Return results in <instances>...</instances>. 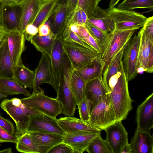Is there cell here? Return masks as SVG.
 Here are the masks:
<instances>
[{"mask_svg": "<svg viewBox=\"0 0 153 153\" xmlns=\"http://www.w3.org/2000/svg\"><path fill=\"white\" fill-rule=\"evenodd\" d=\"M120 74L110 93L108 94L115 114L116 121L127 118L132 109L133 100L131 98L128 82L123 65L120 64Z\"/></svg>", "mask_w": 153, "mask_h": 153, "instance_id": "obj_1", "label": "cell"}, {"mask_svg": "<svg viewBox=\"0 0 153 153\" xmlns=\"http://www.w3.org/2000/svg\"><path fill=\"white\" fill-rule=\"evenodd\" d=\"M0 106L15 123L16 131L15 135L17 138L26 132L30 115L38 112L22 103L20 99L17 98L4 99Z\"/></svg>", "mask_w": 153, "mask_h": 153, "instance_id": "obj_2", "label": "cell"}, {"mask_svg": "<svg viewBox=\"0 0 153 153\" xmlns=\"http://www.w3.org/2000/svg\"><path fill=\"white\" fill-rule=\"evenodd\" d=\"M20 100L22 103L34 110L51 117L56 118L62 114V107L57 98L45 95L44 91L33 90L29 96Z\"/></svg>", "mask_w": 153, "mask_h": 153, "instance_id": "obj_3", "label": "cell"}, {"mask_svg": "<svg viewBox=\"0 0 153 153\" xmlns=\"http://www.w3.org/2000/svg\"><path fill=\"white\" fill-rule=\"evenodd\" d=\"M137 30H115L102 47L100 60L102 70L121 49L126 46Z\"/></svg>", "mask_w": 153, "mask_h": 153, "instance_id": "obj_4", "label": "cell"}, {"mask_svg": "<svg viewBox=\"0 0 153 153\" xmlns=\"http://www.w3.org/2000/svg\"><path fill=\"white\" fill-rule=\"evenodd\" d=\"M63 45L65 55L72 68L77 69L100 58V53L79 44L63 41Z\"/></svg>", "mask_w": 153, "mask_h": 153, "instance_id": "obj_5", "label": "cell"}, {"mask_svg": "<svg viewBox=\"0 0 153 153\" xmlns=\"http://www.w3.org/2000/svg\"><path fill=\"white\" fill-rule=\"evenodd\" d=\"M106 10L115 24V30L139 29L144 26L147 19L142 14L132 10L114 7Z\"/></svg>", "mask_w": 153, "mask_h": 153, "instance_id": "obj_6", "label": "cell"}, {"mask_svg": "<svg viewBox=\"0 0 153 153\" xmlns=\"http://www.w3.org/2000/svg\"><path fill=\"white\" fill-rule=\"evenodd\" d=\"M116 122L113 107L107 93L93 109L87 123L102 130Z\"/></svg>", "mask_w": 153, "mask_h": 153, "instance_id": "obj_7", "label": "cell"}, {"mask_svg": "<svg viewBox=\"0 0 153 153\" xmlns=\"http://www.w3.org/2000/svg\"><path fill=\"white\" fill-rule=\"evenodd\" d=\"M69 65L68 59L65 56L62 82L56 93V98L62 106V114L66 116H73L75 114L76 103L71 87Z\"/></svg>", "mask_w": 153, "mask_h": 153, "instance_id": "obj_8", "label": "cell"}, {"mask_svg": "<svg viewBox=\"0 0 153 153\" xmlns=\"http://www.w3.org/2000/svg\"><path fill=\"white\" fill-rule=\"evenodd\" d=\"M140 38V31L131 37L126 45L122 62L128 81L135 79L137 74L138 58Z\"/></svg>", "mask_w": 153, "mask_h": 153, "instance_id": "obj_9", "label": "cell"}, {"mask_svg": "<svg viewBox=\"0 0 153 153\" xmlns=\"http://www.w3.org/2000/svg\"><path fill=\"white\" fill-rule=\"evenodd\" d=\"M39 132L53 133L64 136L65 133L54 118L38 112L32 114L26 132Z\"/></svg>", "mask_w": 153, "mask_h": 153, "instance_id": "obj_10", "label": "cell"}, {"mask_svg": "<svg viewBox=\"0 0 153 153\" xmlns=\"http://www.w3.org/2000/svg\"><path fill=\"white\" fill-rule=\"evenodd\" d=\"M65 57L61 34L56 37L50 56L53 78L52 87L56 93L62 82Z\"/></svg>", "mask_w": 153, "mask_h": 153, "instance_id": "obj_11", "label": "cell"}, {"mask_svg": "<svg viewBox=\"0 0 153 153\" xmlns=\"http://www.w3.org/2000/svg\"><path fill=\"white\" fill-rule=\"evenodd\" d=\"M106 140L108 142L112 153H121L128 142V134L122 121H116L105 128Z\"/></svg>", "mask_w": 153, "mask_h": 153, "instance_id": "obj_12", "label": "cell"}, {"mask_svg": "<svg viewBox=\"0 0 153 153\" xmlns=\"http://www.w3.org/2000/svg\"><path fill=\"white\" fill-rule=\"evenodd\" d=\"M9 50L13 69L17 66L24 65L21 55L26 49L24 34L19 30L6 32Z\"/></svg>", "mask_w": 153, "mask_h": 153, "instance_id": "obj_13", "label": "cell"}, {"mask_svg": "<svg viewBox=\"0 0 153 153\" xmlns=\"http://www.w3.org/2000/svg\"><path fill=\"white\" fill-rule=\"evenodd\" d=\"M34 71L33 90L43 91V90L39 86L43 83H47L53 86V78L50 59L49 56L42 53L38 65Z\"/></svg>", "mask_w": 153, "mask_h": 153, "instance_id": "obj_14", "label": "cell"}, {"mask_svg": "<svg viewBox=\"0 0 153 153\" xmlns=\"http://www.w3.org/2000/svg\"><path fill=\"white\" fill-rule=\"evenodd\" d=\"M137 128L143 131L153 127V93L137 107L136 113Z\"/></svg>", "mask_w": 153, "mask_h": 153, "instance_id": "obj_15", "label": "cell"}, {"mask_svg": "<svg viewBox=\"0 0 153 153\" xmlns=\"http://www.w3.org/2000/svg\"><path fill=\"white\" fill-rule=\"evenodd\" d=\"M43 2L42 0H21V14L18 30L23 33L26 26L32 24Z\"/></svg>", "mask_w": 153, "mask_h": 153, "instance_id": "obj_16", "label": "cell"}, {"mask_svg": "<svg viewBox=\"0 0 153 153\" xmlns=\"http://www.w3.org/2000/svg\"><path fill=\"white\" fill-rule=\"evenodd\" d=\"M56 120L66 134L82 132L101 133V130L74 117H61Z\"/></svg>", "mask_w": 153, "mask_h": 153, "instance_id": "obj_17", "label": "cell"}, {"mask_svg": "<svg viewBox=\"0 0 153 153\" xmlns=\"http://www.w3.org/2000/svg\"><path fill=\"white\" fill-rule=\"evenodd\" d=\"M107 93L102 75L87 82L84 96L89 105L91 113L94 108Z\"/></svg>", "mask_w": 153, "mask_h": 153, "instance_id": "obj_18", "label": "cell"}, {"mask_svg": "<svg viewBox=\"0 0 153 153\" xmlns=\"http://www.w3.org/2000/svg\"><path fill=\"white\" fill-rule=\"evenodd\" d=\"M28 133L39 153H48L53 147L63 142L64 136L50 133L39 132Z\"/></svg>", "mask_w": 153, "mask_h": 153, "instance_id": "obj_19", "label": "cell"}, {"mask_svg": "<svg viewBox=\"0 0 153 153\" xmlns=\"http://www.w3.org/2000/svg\"><path fill=\"white\" fill-rule=\"evenodd\" d=\"M1 26L6 32L18 30V27L21 11L20 3L12 6L1 4Z\"/></svg>", "mask_w": 153, "mask_h": 153, "instance_id": "obj_20", "label": "cell"}, {"mask_svg": "<svg viewBox=\"0 0 153 153\" xmlns=\"http://www.w3.org/2000/svg\"><path fill=\"white\" fill-rule=\"evenodd\" d=\"M101 133L82 132L66 134L63 142L70 147L74 153H83L91 140Z\"/></svg>", "mask_w": 153, "mask_h": 153, "instance_id": "obj_21", "label": "cell"}, {"mask_svg": "<svg viewBox=\"0 0 153 153\" xmlns=\"http://www.w3.org/2000/svg\"><path fill=\"white\" fill-rule=\"evenodd\" d=\"M130 143L133 153H153V137L150 130L137 128Z\"/></svg>", "mask_w": 153, "mask_h": 153, "instance_id": "obj_22", "label": "cell"}, {"mask_svg": "<svg viewBox=\"0 0 153 153\" xmlns=\"http://www.w3.org/2000/svg\"><path fill=\"white\" fill-rule=\"evenodd\" d=\"M51 31L56 36L61 35L67 26L68 18L66 2L64 4L58 3L51 16Z\"/></svg>", "mask_w": 153, "mask_h": 153, "instance_id": "obj_23", "label": "cell"}, {"mask_svg": "<svg viewBox=\"0 0 153 153\" xmlns=\"http://www.w3.org/2000/svg\"><path fill=\"white\" fill-rule=\"evenodd\" d=\"M87 21L102 30L113 33L115 30V24L108 15L106 9H103L98 6L94 13Z\"/></svg>", "mask_w": 153, "mask_h": 153, "instance_id": "obj_24", "label": "cell"}, {"mask_svg": "<svg viewBox=\"0 0 153 153\" xmlns=\"http://www.w3.org/2000/svg\"><path fill=\"white\" fill-rule=\"evenodd\" d=\"M140 31V38L138 53V67H142L144 71L146 72L149 56L153 49V37L144 30L142 28Z\"/></svg>", "mask_w": 153, "mask_h": 153, "instance_id": "obj_25", "label": "cell"}, {"mask_svg": "<svg viewBox=\"0 0 153 153\" xmlns=\"http://www.w3.org/2000/svg\"><path fill=\"white\" fill-rule=\"evenodd\" d=\"M13 77V69L6 36L0 43V78Z\"/></svg>", "mask_w": 153, "mask_h": 153, "instance_id": "obj_26", "label": "cell"}, {"mask_svg": "<svg viewBox=\"0 0 153 153\" xmlns=\"http://www.w3.org/2000/svg\"><path fill=\"white\" fill-rule=\"evenodd\" d=\"M69 71L71 90L78 106L85 98L87 82L80 76L76 69L72 68L70 65Z\"/></svg>", "mask_w": 153, "mask_h": 153, "instance_id": "obj_27", "label": "cell"}, {"mask_svg": "<svg viewBox=\"0 0 153 153\" xmlns=\"http://www.w3.org/2000/svg\"><path fill=\"white\" fill-rule=\"evenodd\" d=\"M125 47L121 49L102 71V79L107 91L110 79L117 74L120 70V63Z\"/></svg>", "mask_w": 153, "mask_h": 153, "instance_id": "obj_28", "label": "cell"}, {"mask_svg": "<svg viewBox=\"0 0 153 153\" xmlns=\"http://www.w3.org/2000/svg\"><path fill=\"white\" fill-rule=\"evenodd\" d=\"M0 93L7 97L22 94L29 96L30 92L12 79L0 78Z\"/></svg>", "mask_w": 153, "mask_h": 153, "instance_id": "obj_29", "label": "cell"}, {"mask_svg": "<svg viewBox=\"0 0 153 153\" xmlns=\"http://www.w3.org/2000/svg\"><path fill=\"white\" fill-rule=\"evenodd\" d=\"M35 71L30 70L24 65L16 67L13 71L12 79L25 88L33 89Z\"/></svg>", "mask_w": 153, "mask_h": 153, "instance_id": "obj_30", "label": "cell"}, {"mask_svg": "<svg viewBox=\"0 0 153 153\" xmlns=\"http://www.w3.org/2000/svg\"><path fill=\"white\" fill-rule=\"evenodd\" d=\"M57 37L51 31L49 34L45 36H41L37 34L33 38L30 42L37 50L50 57Z\"/></svg>", "mask_w": 153, "mask_h": 153, "instance_id": "obj_31", "label": "cell"}, {"mask_svg": "<svg viewBox=\"0 0 153 153\" xmlns=\"http://www.w3.org/2000/svg\"><path fill=\"white\" fill-rule=\"evenodd\" d=\"M80 76L86 82L102 75L100 59H96L87 65L76 69Z\"/></svg>", "mask_w": 153, "mask_h": 153, "instance_id": "obj_32", "label": "cell"}, {"mask_svg": "<svg viewBox=\"0 0 153 153\" xmlns=\"http://www.w3.org/2000/svg\"><path fill=\"white\" fill-rule=\"evenodd\" d=\"M58 2V0L44 2L32 24L38 28L41 25L45 23L53 13Z\"/></svg>", "mask_w": 153, "mask_h": 153, "instance_id": "obj_33", "label": "cell"}, {"mask_svg": "<svg viewBox=\"0 0 153 153\" xmlns=\"http://www.w3.org/2000/svg\"><path fill=\"white\" fill-rule=\"evenodd\" d=\"M99 134L91 141L86 150L89 153H112L108 142Z\"/></svg>", "mask_w": 153, "mask_h": 153, "instance_id": "obj_34", "label": "cell"}, {"mask_svg": "<svg viewBox=\"0 0 153 153\" xmlns=\"http://www.w3.org/2000/svg\"><path fill=\"white\" fill-rule=\"evenodd\" d=\"M16 149L18 151L25 153H39L29 133L25 132L18 138Z\"/></svg>", "mask_w": 153, "mask_h": 153, "instance_id": "obj_35", "label": "cell"}, {"mask_svg": "<svg viewBox=\"0 0 153 153\" xmlns=\"http://www.w3.org/2000/svg\"><path fill=\"white\" fill-rule=\"evenodd\" d=\"M117 8L129 11L137 8L152 9L153 0H124L118 5Z\"/></svg>", "mask_w": 153, "mask_h": 153, "instance_id": "obj_36", "label": "cell"}, {"mask_svg": "<svg viewBox=\"0 0 153 153\" xmlns=\"http://www.w3.org/2000/svg\"><path fill=\"white\" fill-rule=\"evenodd\" d=\"M84 25L89 34L98 42L102 48L108 39L111 33L102 30L88 21Z\"/></svg>", "mask_w": 153, "mask_h": 153, "instance_id": "obj_37", "label": "cell"}, {"mask_svg": "<svg viewBox=\"0 0 153 153\" xmlns=\"http://www.w3.org/2000/svg\"><path fill=\"white\" fill-rule=\"evenodd\" d=\"M62 36L64 42L77 44L89 49L94 50L84 41L77 34L71 31L68 26L63 32Z\"/></svg>", "mask_w": 153, "mask_h": 153, "instance_id": "obj_38", "label": "cell"}, {"mask_svg": "<svg viewBox=\"0 0 153 153\" xmlns=\"http://www.w3.org/2000/svg\"><path fill=\"white\" fill-rule=\"evenodd\" d=\"M101 0H78L77 7L86 13L88 18L93 13Z\"/></svg>", "mask_w": 153, "mask_h": 153, "instance_id": "obj_39", "label": "cell"}, {"mask_svg": "<svg viewBox=\"0 0 153 153\" xmlns=\"http://www.w3.org/2000/svg\"><path fill=\"white\" fill-rule=\"evenodd\" d=\"M78 107L80 119L87 123L89 120L91 113L89 105L85 97Z\"/></svg>", "mask_w": 153, "mask_h": 153, "instance_id": "obj_40", "label": "cell"}, {"mask_svg": "<svg viewBox=\"0 0 153 153\" xmlns=\"http://www.w3.org/2000/svg\"><path fill=\"white\" fill-rule=\"evenodd\" d=\"M73 24L84 25L82 19L81 9L78 7L68 19L67 26Z\"/></svg>", "mask_w": 153, "mask_h": 153, "instance_id": "obj_41", "label": "cell"}, {"mask_svg": "<svg viewBox=\"0 0 153 153\" xmlns=\"http://www.w3.org/2000/svg\"><path fill=\"white\" fill-rule=\"evenodd\" d=\"M48 153H74L71 148L69 146L62 142L51 149Z\"/></svg>", "mask_w": 153, "mask_h": 153, "instance_id": "obj_42", "label": "cell"}, {"mask_svg": "<svg viewBox=\"0 0 153 153\" xmlns=\"http://www.w3.org/2000/svg\"><path fill=\"white\" fill-rule=\"evenodd\" d=\"M0 127L11 135H15V128L13 124L10 120L3 117L0 114Z\"/></svg>", "mask_w": 153, "mask_h": 153, "instance_id": "obj_43", "label": "cell"}, {"mask_svg": "<svg viewBox=\"0 0 153 153\" xmlns=\"http://www.w3.org/2000/svg\"><path fill=\"white\" fill-rule=\"evenodd\" d=\"M18 138L0 127V143L12 142L16 144Z\"/></svg>", "mask_w": 153, "mask_h": 153, "instance_id": "obj_44", "label": "cell"}, {"mask_svg": "<svg viewBox=\"0 0 153 153\" xmlns=\"http://www.w3.org/2000/svg\"><path fill=\"white\" fill-rule=\"evenodd\" d=\"M38 33V28L32 24H30L26 26L23 33L25 39L30 41Z\"/></svg>", "mask_w": 153, "mask_h": 153, "instance_id": "obj_45", "label": "cell"}, {"mask_svg": "<svg viewBox=\"0 0 153 153\" xmlns=\"http://www.w3.org/2000/svg\"><path fill=\"white\" fill-rule=\"evenodd\" d=\"M78 1V0H67L66 3L68 19L77 7Z\"/></svg>", "mask_w": 153, "mask_h": 153, "instance_id": "obj_46", "label": "cell"}, {"mask_svg": "<svg viewBox=\"0 0 153 153\" xmlns=\"http://www.w3.org/2000/svg\"><path fill=\"white\" fill-rule=\"evenodd\" d=\"M147 33L153 37V17L147 18V20L142 27Z\"/></svg>", "mask_w": 153, "mask_h": 153, "instance_id": "obj_47", "label": "cell"}, {"mask_svg": "<svg viewBox=\"0 0 153 153\" xmlns=\"http://www.w3.org/2000/svg\"><path fill=\"white\" fill-rule=\"evenodd\" d=\"M38 28V34L41 36L48 35L51 32L50 26L45 23L41 25Z\"/></svg>", "mask_w": 153, "mask_h": 153, "instance_id": "obj_48", "label": "cell"}, {"mask_svg": "<svg viewBox=\"0 0 153 153\" xmlns=\"http://www.w3.org/2000/svg\"><path fill=\"white\" fill-rule=\"evenodd\" d=\"M153 72V49L151 51L150 54L148 63L147 68L146 72L149 73H152Z\"/></svg>", "mask_w": 153, "mask_h": 153, "instance_id": "obj_49", "label": "cell"}, {"mask_svg": "<svg viewBox=\"0 0 153 153\" xmlns=\"http://www.w3.org/2000/svg\"><path fill=\"white\" fill-rule=\"evenodd\" d=\"M21 0H0V4L1 5L12 6L20 4Z\"/></svg>", "mask_w": 153, "mask_h": 153, "instance_id": "obj_50", "label": "cell"}, {"mask_svg": "<svg viewBox=\"0 0 153 153\" xmlns=\"http://www.w3.org/2000/svg\"><path fill=\"white\" fill-rule=\"evenodd\" d=\"M121 153H133L131 143H127L124 146Z\"/></svg>", "mask_w": 153, "mask_h": 153, "instance_id": "obj_51", "label": "cell"}, {"mask_svg": "<svg viewBox=\"0 0 153 153\" xmlns=\"http://www.w3.org/2000/svg\"><path fill=\"white\" fill-rule=\"evenodd\" d=\"M68 26L69 27L70 30L72 32L76 34L78 33L79 28V25L73 24H71Z\"/></svg>", "mask_w": 153, "mask_h": 153, "instance_id": "obj_52", "label": "cell"}, {"mask_svg": "<svg viewBox=\"0 0 153 153\" xmlns=\"http://www.w3.org/2000/svg\"><path fill=\"white\" fill-rule=\"evenodd\" d=\"M6 32L1 26H0V43L6 36Z\"/></svg>", "mask_w": 153, "mask_h": 153, "instance_id": "obj_53", "label": "cell"}, {"mask_svg": "<svg viewBox=\"0 0 153 153\" xmlns=\"http://www.w3.org/2000/svg\"><path fill=\"white\" fill-rule=\"evenodd\" d=\"M81 12L82 22L83 25H84L87 21L88 17L85 12L81 9Z\"/></svg>", "mask_w": 153, "mask_h": 153, "instance_id": "obj_54", "label": "cell"}, {"mask_svg": "<svg viewBox=\"0 0 153 153\" xmlns=\"http://www.w3.org/2000/svg\"><path fill=\"white\" fill-rule=\"evenodd\" d=\"M120 0H111L110 2L109 8H114Z\"/></svg>", "mask_w": 153, "mask_h": 153, "instance_id": "obj_55", "label": "cell"}, {"mask_svg": "<svg viewBox=\"0 0 153 153\" xmlns=\"http://www.w3.org/2000/svg\"><path fill=\"white\" fill-rule=\"evenodd\" d=\"M0 153H12V151L11 148H8L0 151Z\"/></svg>", "mask_w": 153, "mask_h": 153, "instance_id": "obj_56", "label": "cell"}, {"mask_svg": "<svg viewBox=\"0 0 153 153\" xmlns=\"http://www.w3.org/2000/svg\"><path fill=\"white\" fill-rule=\"evenodd\" d=\"M137 73H142L144 71V69L141 67L139 66L137 68Z\"/></svg>", "mask_w": 153, "mask_h": 153, "instance_id": "obj_57", "label": "cell"}, {"mask_svg": "<svg viewBox=\"0 0 153 153\" xmlns=\"http://www.w3.org/2000/svg\"><path fill=\"white\" fill-rule=\"evenodd\" d=\"M7 97V96L4 95L0 93V101L3 99H5Z\"/></svg>", "mask_w": 153, "mask_h": 153, "instance_id": "obj_58", "label": "cell"}, {"mask_svg": "<svg viewBox=\"0 0 153 153\" xmlns=\"http://www.w3.org/2000/svg\"><path fill=\"white\" fill-rule=\"evenodd\" d=\"M1 4H0V26H1Z\"/></svg>", "mask_w": 153, "mask_h": 153, "instance_id": "obj_59", "label": "cell"}, {"mask_svg": "<svg viewBox=\"0 0 153 153\" xmlns=\"http://www.w3.org/2000/svg\"><path fill=\"white\" fill-rule=\"evenodd\" d=\"M43 2H46L48 1H49L51 0H42Z\"/></svg>", "mask_w": 153, "mask_h": 153, "instance_id": "obj_60", "label": "cell"}]
</instances>
